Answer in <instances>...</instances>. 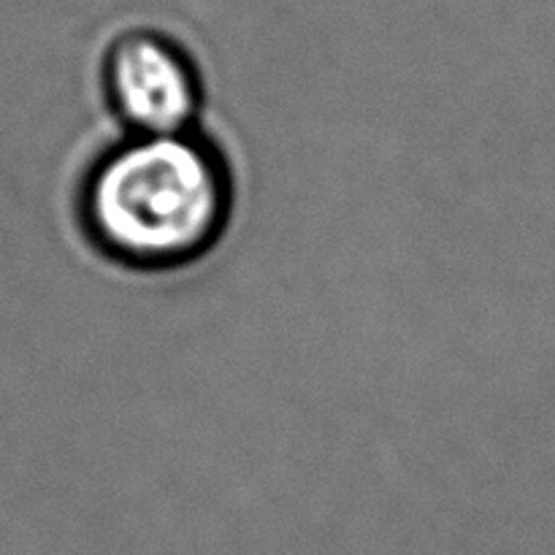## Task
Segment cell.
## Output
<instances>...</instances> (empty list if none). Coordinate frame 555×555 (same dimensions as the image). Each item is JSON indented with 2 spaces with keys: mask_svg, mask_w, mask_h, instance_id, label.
<instances>
[{
  "mask_svg": "<svg viewBox=\"0 0 555 555\" xmlns=\"http://www.w3.org/2000/svg\"><path fill=\"white\" fill-rule=\"evenodd\" d=\"M233 179L198 130L125 135L92 160L79 188V222L92 247L135 271L182 269L225 233Z\"/></svg>",
  "mask_w": 555,
  "mask_h": 555,
  "instance_id": "cell-1",
  "label": "cell"
},
{
  "mask_svg": "<svg viewBox=\"0 0 555 555\" xmlns=\"http://www.w3.org/2000/svg\"><path fill=\"white\" fill-rule=\"evenodd\" d=\"M103 92L130 135H171L195 130L204 101L190 54L157 30H128L103 57Z\"/></svg>",
  "mask_w": 555,
  "mask_h": 555,
  "instance_id": "cell-2",
  "label": "cell"
}]
</instances>
